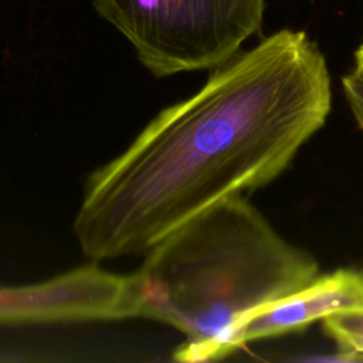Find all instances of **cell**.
I'll list each match as a JSON object with an SVG mask.
<instances>
[{
    "label": "cell",
    "instance_id": "1",
    "mask_svg": "<svg viewBox=\"0 0 363 363\" xmlns=\"http://www.w3.org/2000/svg\"><path fill=\"white\" fill-rule=\"evenodd\" d=\"M330 108L329 68L305 31L284 28L237 52L88 174L72 223L82 254L143 255L220 200L269 184Z\"/></svg>",
    "mask_w": 363,
    "mask_h": 363
},
{
    "label": "cell",
    "instance_id": "2",
    "mask_svg": "<svg viewBox=\"0 0 363 363\" xmlns=\"http://www.w3.org/2000/svg\"><path fill=\"white\" fill-rule=\"evenodd\" d=\"M142 319L179 330V362H211L233 353L237 323L265 303L311 284L319 262L284 238L244 194L190 217L143 254L136 269Z\"/></svg>",
    "mask_w": 363,
    "mask_h": 363
},
{
    "label": "cell",
    "instance_id": "3",
    "mask_svg": "<svg viewBox=\"0 0 363 363\" xmlns=\"http://www.w3.org/2000/svg\"><path fill=\"white\" fill-rule=\"evenodd\" d=\"M155 77L217 68L262 23L265 0H91Z\"/></svg>",
    "mask_w": 363,
    "mask_h": 363
},
{
    "label": "cell",
    "instance_id": "4",
    "mask_svg": "<svg viewBox=\"0 0 363 363\" xmlns=\"http://www.w3.org/2000/svg\"><path fill=\"white\" fill-rule=\"evenodd\" d=\"M138 271L116 274L95 261L51 278L0 285V326L142 319Z\"/></svg>",
    "mask_w": 363,
    "mask_h": 363
},
{
    "label": "cell",
    "instance_id": "5",
    "mask_svg": "<svg viewBox=\"0 0 363 363\" xmlns=\"http://www.w3.org/2000/svg\"><path fill=\"white\" fill-rule=\"evenodd\" d=\"M362 302L359 269L339 268L319 274L296 292L245 315L234 328L231 350L234 353L255 340L301 332L333 311Z\"/></svg>",
    "mask_w": 363,
    "mask_h": 363
},
{
    "label": "cell",
    "instance_id": "6",
    "mask_svg": "<svg viewBox=\"0 0 363 363\" xmlns=\"http://www.w3.org/2000/svg\"><path fill=\"white\" fill-rule=\"evenodd\" d=\"M326 335L352 359H363V302L330 312L322 319Z\"/></svg>",
    "mask_w": 363,
    "mask_h": 363
},
{
    "label": "cell",
    "instance_id": "7",
    "mask_svg": "<svg viewBox=\"0 0 363 363\" xmlns=\"http://www.w3.org/2000/svg\"><path fill=\"white\" fill-rule=\"evenodd\" d=\"M342 88L353 119L363 135V74L350 71L342 78Z\"/></svg>",
    "mask_w": 363,
    "mask_h": 363
},
{
    "label": "cell",
    "instance_id": "8",
    "mask_svg": "<svg viewBox=\"0 0 363 363\" xmlns=\"http://www.w3.org/2000/svg\"><path fill=\"white\" fill-rule=\"evenodd\" d=\"M354 69L363 74V40L354 52Z\"/></svg>",
    "mask_w": 363,
    "mask_h": 363
},
{
    "label": "cell",
    "instance_id": "9",
    "mask_svg": "<svg viewBox=\"0 0 363 363\" xmlns=\"http://www.w3.org/2000/svg\"><path fill=\"white\" fill-rule=\"evenodd\" d=\"M359 277H360V289H362V296H363V269H359Z\"/></svg>",
    "mask_w": 363,
    "mask_h": 363
}]
</instances>
